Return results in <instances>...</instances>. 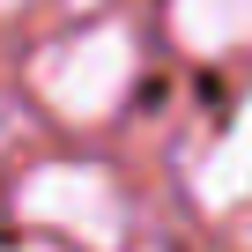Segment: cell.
<instances>
[{"instance_id": "7a4b0ae2", "label": "cell", "mask_w": 252, "mask_h": 252, "mask_svg": "<svg viewBox=\"0 0 252 252\" xmlns=\"http://www.w3.org/2000/svg\"><path fill=\"white\" fill-rule=\"evenodd\" d=\"M134 37H126L119 23H89V30H74L67 45H52L45 60H37V96L60 111V119H74V126H96V119H111L119 104H126V89H134Z\"/></svg>"}, {"instance_id": "6da1fadb", "label": "cell", "mask_w": 252, "mask_h": 252, "mask_svg": "<svg viewBox=\"0 0 252 252\" xmlns=\"http://www.w3.org/2000/svg\"><path fill=\"white\" fill-rule=\"evenodd\" d=\"M15 215L37 230L74 237L82 252H119L126 245V193L96 163H37L15 186Z\"/></svg>"}, {"instance_id": "5b68a950", "label": "cell", "mask_w": 252, "mask_h": 252, "mask_svg": "<svg viewBox=\"0 0 252 252\" xmlns=\"http://www.w3.org/2000/svg\"><path fill=\"white\" fill-rule=\"evenodd\" d=\"M0 8H30V0H0Z\"/></svg>"}, {"instance_id": "3957f363", "label": "cell", "mask_w": 252, "mask_h": 252, "mask_svg": "<svg viewBox=\"0 0 252 252\" xmlns=\"http://www.w3.org/2000/svg\"><path fill=\"white\" fill-rule=\"evenodd\" d=\"M193 193H200L208 208H230V200H245V193H252V96L230 111V126L215 134V149L200 156Z\"/></svg>"}, {"instance_id": "277c9868", "label": "cell", "mask_w": 252, "mask_h": 252, "mask_svg": "<svg viewBox=\"0 0 252 252\" xmlns=\"http://www.w3.org/2000/svg\"><path fill=\"white\" fill-rule=\"evenodd\" d=\"M171 37L186 52H237L252 45V0H171Z\"/></svg>"}, {"instance_id": "8992f818", "label": "cell", "mask_w": 252, "mask_h": 252, "mask_svg": "<svg viewBox=\"0 0 252 252\" xmlns=\"http://www.w3.org/2000/svg\"><path fill=\"white\" fill-rule=\"evenodd\" d=\"M0 134H8V119H0Z\"/></svg>"}]
</instances>
